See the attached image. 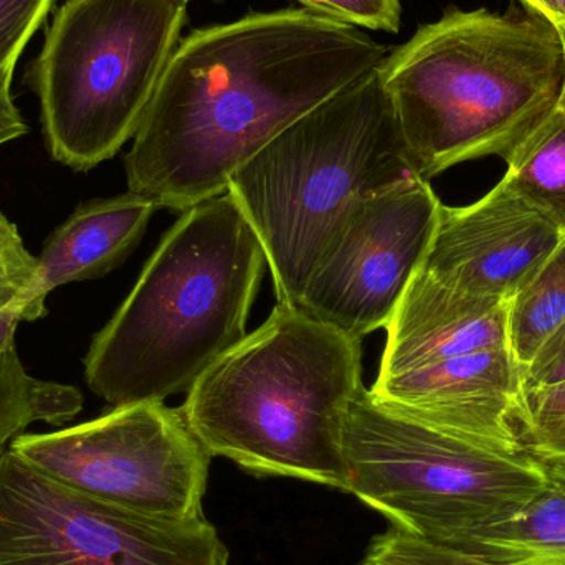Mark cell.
I'll return each instance as SVG.
<instances>
[{
  "instance_id": "1",
  "label": "cell",
  "mask_w": 565,
  "mask_h": 565,
  "mask_svg": "<svg viewBox=\"0 0 565 565\" xmlns=\"http://www.w3.org/2000/svg\"><path fill=\"white\" fill-rule=\"evenodd\" d=\"M391 50L311 10L194 30L172 53L126 156L132 194L185 212L296 119L377 68Z\"/></svg>"
},
{
  "instance_id": "2",
  "label": "cell",
  "mask_w": 565,
  "mask_h": 565,
  "mask_svg": "<svg viewBox=\"0 0 565 565\" xmlns=\"http://www.w3.org/2000/svg\"><path fill=\"white\" fill-rule=\"evenodd\" d=\"M260 238L228 192L182 212L85 358L113 407L164 402L247 335L267 268Z\"/></svg>"
},
{
  "instance_id": "3",
  "label": "cell",
  "mask_w": 565,
  "mask_h": 565,
  "mask_svg": "<svg viewBox=\"0 0 565 565\" xmlns=\"http://www.w3.org/2000/svg\"><path fill=\"white\" fill-rule=\"evenodd\" d=\"M418 178L510 152L559 105V29L537 13L450 10L377 66Z\"/></svg>"
},
{
  "instance_id": "4",
  "label": "cell",
  "mask_w": 565,
  "mask_h": 565,
  "mask_svg": "<svg viewBox=\"0 0 565 565\" xmlns=\"http://www.w3.org/2000/svg\"><path fill=\"white\" fill-rule=\"evenodd\" d=\"M361 387V339L278 302L192 385L181 408L212 457L257 477L348 493L342 428Z\"/></svg>"
},
{
  "instance_id": "5",
  "label": "cell",
  "mask_w": 565,
  "mask_h": 565,
  "mask_svg": "<svg viewBox=\"0 0 565 565\" xmlns=\"http://www.w3.org/2000/svg\"><path fill=\"white\" fill-rule=\"evenodd\" d=\"M418 178L379 70L282 129L227 192L260 238L278 302L298 306L349 209Z\"/></svg>"
},
{
  "instance_id": "6",
  "label": "cell",
  "mask_w": 565,
  "mask_h": 565,
  "mask_svg": "<svg viewBox=\"0 0 565 565\" xmlns=\"http://www.w3.org/2000/svg\"><path fill=\"white\" fill-rule=\"evenodd\" d=\"M348 493L392 530L455 547L526 507L550 481L526 450H501L405 417L359 388L342 428Z\"/></svg>"
},
{
  "instance_id": "7",
  "label": "cell",
  "mask_w": 565,
  "mask_h": 565,
  "mask_svg": "<svg viewBox=\"0 0 565 565\" xmlns=\"http://www.w3.org/2000/svg\"><path fill=\"white\" fill-rule=\"evenodd\" d=\"M188 0H66L35 65L50 154L85 172L135 138L181 42Z\"/></svg>"
},
{
  "instance_id": "8",
  "label": "cell",
  "mask_w": 565,
  "mask_h": 565,
  "mask_svg": "<svg viewBox=\"0 0 565 565\" xmlns=\"http://www.w3.org/2000/svg\"><path fill=\"white\" fill-rule=\"evenodd\" d=\"M10 450L70 490L159 520L205 516L212 455L182 408L145 401L49 434H22Z\"/></svg>"
},
{
  "instance_id": "9",
  "label": "cell",
  "mask_w": 565,
  "mask_h": 565,
  "mask_svg": "<svg viewBox=\"0 0 565 565\" xmlns=\"http://www.w3.org/2000/svg\"><path fill=\"white\" fill-rule=\"evenodd\" d=\"M0 565H231L207 518L159 520L70 490L0 454Z\"/></svg>"
},
{
  "instance_id": "10",
  "label": "cell",
  "mask_w": 565,
  "mask_h": 565,
  "mask_svg": "<svg viewBox=\"0 0 565 565\" xmlns=\"http://www.w3.org/2000/svg\"><path fill=\"white\" fill-rule=\"evenodd\" d=\"M440 207L430 182L420 178L355 202L299 308L361 341L385 328L430 247Z\"/></svg>"
},
{
  "instance_id": "11",
  "label": "cell",
  "mask_w": 565,
  "mask_h": 565,
  "mask_svg": "<svg viewBox=\"0 0 565 565\" xmlns=\"http://www.w3.org/2000/svg\"><path fill=\"white\" fill-rule=\"evenodd\" d=\"M563 237L546 215L500 181L473 204H441L420 271L455 291L511 299Z\"/></svg>"
},
{
  "instance_id": "12",
  "label": "cell",
  "mask_w": 565,
  "mask_h": 565,
  "mask_svg": "<svg viewBox=\"0 0 565 565\" xmlns=\"http://www.w3.org/2000/svg\"><path fill=\"white\" fill-rule=\"evenodd\" d=\"M523 371L510 348L447 359L404 374L379 375L371 394L392 411L501 450H526L514 424Z\"/></svg>"
},
{
  "instance_id": "13",
  "label": "cell",
  "mask_w": 565,
  "mask_h": 565,
  "mask_svg": "<svg viewBox=\"0 0 565 565\" xmlns=\"http://www.w3.org/2000/svg\"><path fill=\"white\" fill-rule=\"evenodd\" d=\"M508 312L510 299L455 291L418 268L385 326L379 375L404 374L458 355L508 348Z\"/></svg>"
},
{
  "instance_id": "14",
  "label": "cell",
  "mask_w": 565,
  "mask_h": 565,
  "mask_svg": "<svg viewBox=\"0 0 565 565\" xmlns=\"http://www.w3.org/2000/svg\"><path fill=\"white\" fill-rule=\"evenodd\" d=\"M158 209L154 202L132 192L78 205L46 238L36 257L23 321L45 316L46 296L58 286L96 280L119 267L138 247Z\"/></svg>"
},
{
  "instance_id": "15",
  "label": "cell",
  "mask_w": 565,
  "mask_h": 565,
  "mask_svg": "<svg viewBox=\"0 0 565 565\" xmlns=\"http://www.w3.org/2000/svg\"><path fill=\"white\" fill-rule=\"evenodd\" d=\"M451 550L491 565H565L564 481L550 475L546 487L526 507L475 531Z\"/></svg>"
},
{
  "instance_id": "16",
  "label": "cell",
  "mask_w": 565,
  "mask_h": 565,
  "mask_svg": "<svg viewBox=\"0 0 565 565\" xmlns=\"http://www.w3.org/2000/svg\"><path fill=\"white\" fill-rule=\"evenodd\" d=\"M504 162L503 184L565 234V109L557 106Z\"/></svg>"
},
{
  "instance_id": "17",
  "label": "cell",
  "mask_w": 565,
  "mask_h": 565,
  "mask_svg": "<svg viewBox=\"0 0 565 565\" xmlns=\"http://www.w3.org/2000/svg\"><path fill=\"white\" fill-rule=\"evenodd\" d=\"M565 324V234L556 250L510 299L508 348L521 371Z\"/></svg>"
},
{
  "instance_id": "18",
  "label": "cell",
  "mask_w": 565,
  "mask_h": 565,
  "mask_svg": "<svg viewBox=\"0 0 565 565\" xmlns=\"http://www.w3.org/2000/svg\"><path fill=\"white\" fill-rule=\"evenodd\" d=\"M82 392L32 377L15 348L0 354V454L36 422L65 425L82 412Z\"/></svg>"
},
{
  "instance_id": "19",
  "label": "cell",
  "mask_w": 565,
  "mask_h": 565,
  "mask_svg": "<svg viewBox=\"0 0 565 565\" xmlns=\"http://www.w3.org/2000/svg\"><path fill=\"white\" fill-rule=\"evenodd\" d=\"M361 565H491L388 527L369 544Z\"/></svg>"
},
{
  "instance_id": "20",
  "label": "cell",
  "mask_w": 565,
  "mask_h": 565,
  "mask_svg": "<svg viewBox=\"0 0 565 565\" xmlns=\"http://www.w3.org/2000/svg\"><path fill=\"white\" fill-rule=\"evenodd\" d=\"M53 0H0V75L13 73L20 53L42 25Z\"/></svg>"
},
{
  "instance_id": "21",
  "label": "cell",
  "mask_w": 565,
  "mask_h": 565,
  "mask_svg": "<svg viewBox=\"0 0 565 565\" xmlns=\"http://www.w3.org/2000/svg\"><path fill=\"white\" fill-rule=\"evenodd\" d=\"M35 275L36 257L25 247L17 225L0 212V309L22 298Z\"/></svg>"
},
{
  "instance_id": "22",
  "label": "cell",
  "mask_w": 565,
  "mask_h": 565,
  "mask_svg": "<svg viewBox=\"0 0 565 565\" xmlns=\"http://www.w3.org/2000/svg\"><path fill=\"white\" fill-rule=\"evenodd\" d=\"M299 3L329 19L339 20L359 29L398 32L401 0H298Z\"/></svg>"
},
{
  "instance_id": "23",
  "label": "cell",
  "mask_w": 565,
  "mask_h": 565,
  "mask_svg": "<svg viewBox=\"0 0 565 565\" xmlns=\"http://www.w3.org/2000/svg\"><path fill=\"white\" fill-rule=\"evenodd\" d=\"M516 422L523 428L565 422V382L546 387H523L516 402Z\"/></svg>"
},
{
  "instance_id": "24",
  "label": "cell",
  "mask_w": 565,
  "mask_h": 565,
  "mask_svg": "<svg viewBox=\"0 0 565 565\" xmlns=\"http://www.w3.org/2000/svg\"><path fill=\"white\" fill-rule=\"evenodd\" d=\"M565 382V324L523 371L521 387H546Z\"/></svg>"
},
{
  "instance_id": "25",
  "label": "cell",
  "mask_w": 565,
  "mask_h": 565,
  "mask_svg": "<svg viewBox=\"0 0 565 565\" xmlns=\"http://www.w3.org/2000/svg\"><path fill=\"white\" fill-rule=\"evenodd\" d=\"M12 76L13 73L0 75V146L13 141L26 132L25 121L20 116L19 109L13 103L12 92H10Z\"/></svg>"
},
{
  "instance_id": "26",
  "label": "cell",
  "mask_w": 565,
  "mask_h": 565,
  "mask_svg": "<svg viewBox=\"0 0 565 565\" xmlns=\"http://www.w3.org/2000/svg\"><path fill=\"white\" fill-rule=\"evenodd\" d=\"M25 299L26 292L22 298L0 309V354L15 348V332L20 322H23Z\"/></svg>"
},
{
  "instance_id": "27",
  "label": "cell",
  "mask_w": 565,
  "mask_h": 565,
  "mask_svg": "<svg viewBox=\"0 0 565 565\" xmlns=\"http://www.w3.org/2000/svg\"><path fill=\"white\" fill-rule=\"evenodd\" d=\"M527 12L537 13L554 25H565V0H518Z\"/></svg>"
},
{
  "instance_id": "28",
  "label": "cell",
  "mask_w": 565,
  "mask_h": 565,
  "mask_svg": "<svg viewBox=\"0 0 565 565\" xmlns=\"http://www.w3.org/2000/svg\"><path fill=\"white\" fill-rule=\"evenodd\" d=\"M547 471H550L551 477L556 478V480L564 481L565 483V467H556V465H553V467H550V465H546Z\"/></svg>"
},
{
  "instance_id": "29",
  "label": "cell",
  "mask_w": 565,
  "mask_h": 565,
  "mask_svg": "<svg viewBox=\"0 0 565 565\" xmlns=\"http://www.w3.org/2000/svg\"><path fill=\"white\" fill-rule=\"evenodd\" d=\"M557 29H559L561 40H563L564 60H565V25L557 26ZM557 106H559V108L565 109V76H564L563 95H561L559 105H557Z\"/></svg>"
},
{
  "instance_id": "30",
  "label": "cell",
  "mask_w": 565,
  "mask_h": 565,
  "mask_svg": "<svg viewBox=\"0 0 565 565\" xmlns=\"http://www.w3.org/2000/svg\"><path fill=\"white\" fill-rule=\"evenodd\" d=\"M188 2H189V0H188Z\"/></svg>"
}]
</instances>
